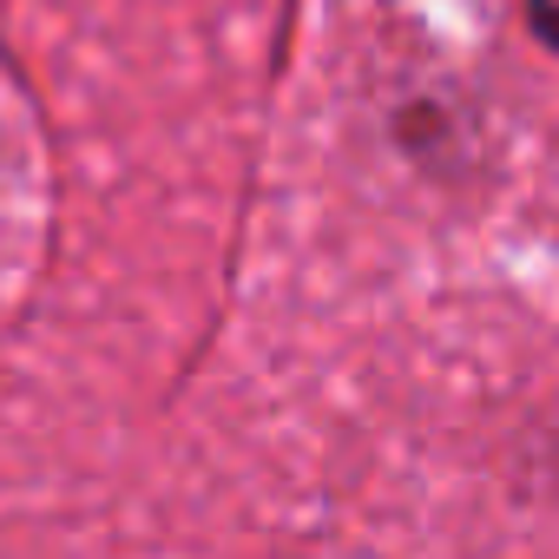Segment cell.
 <instances>
[{
  "mask_svg": "<svg viewBox=\"0 0 559 559\" xmlns=\"http://www.w3.org/2000/svg\"><path fill=\"white\" fill-rule=\"evenodd\" d=\"M526 21L539 27L546 47H559V0H526Z\"/></svg>",
  "mask_w": 559,
  "mask_h": 559,
  "instance_id": "cell-1",
  "label": "cell"
}]
</instances>
